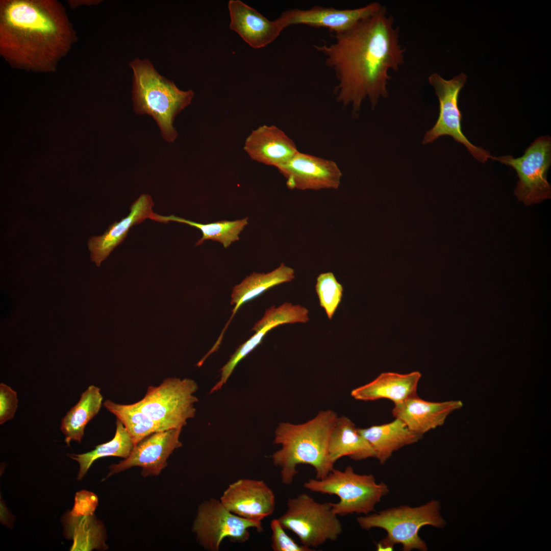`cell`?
<instances>
[{
	"instance_id": "obj_13",
	"label": "cell",
	"mask_w": 551,
	"mask_h": 551,
	"mask_svg": "<svg viewBox=\"0 0 551 551\" xmlns=\"http://www.w3.org/2000/svg\"><path fill=\"white\" fill-rule=\"evenodd\" d=\"M181 430L170 429L146 437L134 445L128 457L110 467L107 477L135 466L142 468L143 477L159 475L173 451L182 446L179 439Z\"/></svg>"
},
{
	"instance_id": "obj_7",
	"label": "cell",
	"mask_w": 551,
	"mask_h": 551,
	"mask_svg": "<svg viewBox=\"0 0 551 551\" xmlns=\"http://www.w3.org/2000/svg\"><path fill=\"white\" fill-rule=\"evenodd\" d=\"M287 507L279 520L284 529L295 534L306 547L311 549L327 541H336L342 532L331 502L318 503L308 494L302 493L288 498Z\"/></svg>"
},
{
	"instance_id": "obj_18",
	"label": "cell",
	"mask_w": 551,
	"mask_h": 551,
	"mask_svg": "<svg viewBox=\"0 0 551 551\" xmlns=\"http://www.w3.org/2000/svg\"><path fill=\"white\" fill-rule=\"evenodd\" d=\"M462 406L460 400L432 402L423 400L417 395L394 404L392 413L410 430L423 435L442 425L450 413Z\"/></svg>"
},
{
	"instance_id": "obj_5",
	"label": "cell",
	"mask_w": 551,
	"mask_h": 551,
	"mask_svg": "<svg viewBox=\"0 0 551 551\" xmlns=\"http://www.w3.org/2000/svg\"><path fill=\"white\" fill-rule=\"evenodd\" d=\"M304 487L312 492L337 495L339 501L332 503V506L337 516L367 515L389 491L384 483H377L373 475L358 474L351 466L343 471L333 468L323 479H309Z\"/></svg>"
},
{
	"instance_id": "obj_9",
	"label": "cell",
	"mask_w": 551,
	"mask_h": 551,
	"mask_svg": "<svg viewBox=\"0 0 551 551\" xmlns=\"http://www.w3.org/2000/svg\"><path fill=\"white\" fill-rule=\"evenodd\" d=\"M516 172L519 181L514 194L526 205L538 204L550 198L551 187L547 173L551 164V138L548 136L537 138L520 157L510 155L492 157Z\"/></svg>"
},
{
	"instance_id": "obj_3",
	"label": "cell",
	"mask_w": 551,
	"mask_h": 551,
	"mask_svg": "<svg viewBox=\"0 0 551 551\" xmlns=\"http://www.w3.org/2000/svg\"><path fill=\"white\" fill-rule=\"evenodd\" d=\"M337 418L334 411L327 410L320 411L303 423L279 424L274 443L281 445V448L271 457L273 464L280 468L283 484L292 483L299 464L312 466L317 479H323L334 468V463L329 455V445Z\"/></svg>"
},
{
	"instance_id": "obj_14",
	"label": "cell",
	"mask_w": 551,
	"mask_h": 551,
	"mask_svg": "<svg viewBox=\"0 0 551 551\" xmlns=\"http://www.w3.org/2000/svg\"><path fill=\"white\" fill-rule=\"evenodd\" d=\"M382 7L378 2L350 9L315 6L308 9L286 10L277 19L283 29L292 25L303 24L327 28L336 34L348 30L362 19L376 13Z\"/></svg>"
},
{
	"instance_id": "obj_23",
	"label": "cell",
	"mask_w": 551,
	"mask_h": 551,
	"mask_svg": "<svg viewBox=\"0 0 551 551\" xmlns=\"http://www.w3.org/2000/svg\"><path fill=\"white\" fill-rule=\"evenodd\" d=\"M294 278V269L282 263L278 268L267 273L253 272L240 284L235 285L231 295V305L235 307L230 319L218 338L220 340L222 339L223 334L231 320L243 304L272 287L291 282Z\"/></svg>"
},
{
	"instance_id": "obj_20",
	"label": "cell",
	"mask_w": 551,
	"mask_h": 551,
	"mask_svg": "<svg viewBox=\"0 0 551 551\" xmlns=\"http://www.w3.org/2000/svg\"><path fill=\"white\" fill-rule=\"evenodd\" d=\"M421 376L418 371L404 374L382 373L371 382L353 389L350 394L355 399L360 400L386 398L394 404L400 403L417 395V386Z\"/></svg>"
},
{
	"instance_id": "obj_25",
	"label": "cell",
	"mask_w": 551,
	"mask_h": 551,
	"mask_svg": "<svg viewBox=\"0 0 551 551\" xmlns=\"http://www.w3.org/2000/svg\"><path fill=\"white\" fill-rule=\"evenodd\" d=\"M248 217L234 221L221 220L203 224L177 217L173 215L162 216L155 213L153 220L166 223L176 221L187 224L199 229L202 233V238L195 245H201L205 240H211L221 243L223 247H229L233 242L239 240V235L244 227L248 224Z\"/></svg>"
},
{
	"instance_id": "obj_26",
	"label": "cell",
	"mask_w": 551,
	"mask_h": 551,
	"mask_svg": "<svg viewBox=\"0 0 551 551\" xmlns=\"http://www.w3.org/2000/svg\"><path fill=\"white\" fill-rule=\"evenodd\" d=\"M134 444L122 423L118 419L116 421V431L114 437L109 441L99 444L94 449L82 454H70L68 456L77 461L80 465L78 480H81L95 460L108 456H115L124 459L129 457Z\"/></svg>"
},
{
	"instance_id": "obj_33",
	"label": "cell",
	"mask_w": 551,
	"mask_h": 551,
	"mask_svg": "<svg viewBox=\"0 0 551 551\" xmlns=\"http://www.w3.org/2000/svg\"><path fill=\"white\" fill-rule=\"evenodd\" d=\"M101 1L97 0H70L68 1L71 8L74 9L82 5H96L101 3Z\"/></svg>"
},
{
	"instance_id": "obj_27",
	"label": "cell",
	"mask_w": 551,
	"mask_h": 551,
	"mask_svg": "<svg viewBox=\"0 0 551 551\" xmlns=\"http://www.w3.org/2000/svg\"><path fill=\"white\" fill-rule=\"evenodd\" d=\"M103 405L122 423L134 445L149 435L164 431L134 404L122 405L106 400Z\"/></svg>"
},
{
	"instance_id": "obj_16",
	"label": "cell",
	"mask_w": 551,
	"mask_h": 551,
	"mask_svg": "<svg viewBox=\"0 0 551 551\" xmlns=\"http://www.w3.org/2000/svg\"><path fill=\"white\" fill-rule=\"evenodd\" d=\"M228 9L230 28L254 48L269 44L284 30L277 18L270 20L240 0H230Z\"/></svg>"
},
{
	"instance_id": "obj_17",
	"label": "cell",
	"mask_w": 551,
	"mask_h": 551,
	"mask_svg": "<svg viewBox=\"0 0 551 551\" xmlns=\"http://www.w3.org/2000/svg\"><path fill=\"white\" fill-rule=\"evenodd\" d=\"M152 197L141 195L132 205L130 213L119 221L111 224L104 233L91 237L88 241L90 259L97 266L105 260L126 238L130 229L147 218L152 219L154 213Z\"/></svg>"
},
{
	"instance_id": "obj_29",
	"label": "cell",
	"mask_w": 551,
	"mask_h": 551,
	"mask_svg": "<svg viewBox=\"0 0 551 551\" xmlns=\"http://www.w3.org/2000/svg\"><path fill=\"white\" fill-rule=\"evenodd\" d=\"M320 305L331 319L339 305L343 293L342 285L331 272L322 273L317 278L315 286Z\"/></svg>"
},
{
	"instance_id": "obj_31",
	"label": "cell",
	"mask_w": 551,
	"mask_h": 551,
	"mask_svg": "<svg viewBox=\"0 0 551 551\" xmlns=\"http://www.w3.org/2000/svg\"><path fill=\"white\" fill-rule=\"evenodd\" d=\"M271 548L274 551H311L313 549L297 543L285 531L279 519L270 522Z\"/></svg>"
},
{
	"instance_id": "obj_12",
	"label": "cell",
	"mask_w": 551,
	"mask_h": 551,
	"mask_svg": "<svg viewBox=\"0 0 551 551\" xmlns=\"http://www.w3.org/2000/svg\"><path fill=\"white\" fill-rule=\"evenodd\" d=\"M277 168L290 189H336L340 186L342 177L334 161L299 151Z\"/></svg>"
},
{
	"instance_id": "obj_32",
	"label": "cell",
	"mask_w": 551,
	"mask_h": 551,
	"mask_svg": "<svg viewBox=\"0 0 551 551\" xmlns=\"http://www.w3.org/2000/svg\"><path fill=\"white\" fill-rule=\"evenodd\" d=\"M16 392L10 386L0 384V424L12 419L17 408Z\"/></svg>"
},
{
	"instance_id": "obj_10",
	"label": "cell",
	"mask_w": 551,
	"mask_h": 551,
	"mask_svg": "<svg viewBox=\"0 0 551 551\" xmlns=\"http://www.w3.org/2000/svg\"><path fill=\"white\" fill-rule=\"evenodd\" d=\"M466 78L463 73L448 80L436 73L429 76V84L438 98L439 114L433 127L426 132L422 143H431L442 136H449L455 141L463 144L478 161L484 163L492 156L488 151L472 144L462 131V115L458 106V99Z\"/></svg>"
},
{
	"instance_id": "obj_8",
	"label": "cell",
	"mask_w": 551,
	"mask_h": 551,
	"mask_svg": "<svg viewBox=\"0 0 551 551\" xmlns=\"http://www.w3.org/2000/svg\"><path fill=\"white\" fill-rule=\"evenodd\" d=\"M196 383L190 379L169 378L158 386H149L145 396L134 404L162 430L182 428L194 417Z\"/></svg>"
},
{
	"instance_id": "obj_19",
	"label": "cell",
	"mask_w": 551,
	"mask_h": 551,
	"mask_svg": "<svg viewBox=\"0 0 551 551\" xmlns=\"http://www.w3.org/2000/svg\"><path fill=\"white\" fill-rule=\"evenodd\" d=\"M244 151L254 160L278 168L297 152L293 141L274 126L263 125L245 140Z\"/></svg>"
},
{
	"instance_id": "obj_6",
	"label": "cell",
	"mask_w": 551,
	"mask_h": 551,
	"mask_svg": "<svg viewBox=\"0 0 551 551\" xmlns=\"http://www.w3.org/2000/svg\"><path fill=\"white\" fill-rule=\"evenodd\" d=\"M439 509V502L432 500L417 507L403 506L360 516L357 521L363 530L373 528L385 530L387 535L384 540L393 546L401 544L404 551H426L427 544L419 537V531L427 525L437 528L444 527L445 522Z\"/></svg>"
},
{
	"instance_id": "obj_4",
	"label": "cell",
	"mask_w": 551,
	"mask_h": 551,
	"mask_svg": "<svg viewBox=\"0 0 551 551\" xmlns=\"http://www.w3.org/2000/svg\"><path fill=\"white\" fill-rule=\"evenodd\" d=\"M129 65L133 72L134 111L137 114L151 116L163 138L168 142H173L178 135L173 127L175 117L190 104L193 91L180 90L174 82L161 76L147 59L136 58Z\"/></svg>"
},
{
	"instance_id": "obj_30",
	"label": "cell",
	"mask_w": 551,
	"mask_h": 551,
	"mask_svg": "<svg viewBox=\"0 0 551 551\" xmlns=\"http://www.w3.org/2000/svg\"><path fill=\"white\" fill-rule=\"evenodd\" d=\"M276 328L269 325L256 332V333L243 344L241 345L231 356L230 360L220 369V378L218 382L211 389L212 393L221 388L231 375L238 363L245 358L262 341L263 337L271 329Z\"/></svg>"
},
{
	"instance_id": "obj_21",
	"label": "cell",
	"mask_w": 551,
	"mask_h": 551,
	"mask_svg": "<svg viewBox=\"0 0 551 551\" xmlns=\"http://www.w3.org/2000/svg\"><path fill=\"white\" fill-rule=\"evenodd\" d=\"M358 431L370 444L380 464L384 463L394 451L418 442L422 436L410 430L398 418L386 424L358 428Z\"/></svg>"
},
{
	"instance_id": "obj_24",
	"label": "cell",
	"mask_w": 551,
	"mask_h": 551,
	"mask_svg": "<svg viewBox=\"0 0 551 551\" xmlns=\"http://www.w3.org/2000/svg\"><path fill=\"white\" fill-rule=\"evenodd\" d=\"M103 399L101 389L90 385L81 394L79 402L62 419L61 430L68 446L71 441L81 442L86 425L99 412Z\"/></svg>"
},
{
	"instance_id": "obj_11",
	"label": "cell",
	"mask_w": 551,
	"mask_h": 551,
	"mask_svg": "<svg viewBox=\"0 0 551 551\" xmlns=\"http://www.w3.org/2000/svg\"><path fill=\"white\" fill-rule=\"evenodd\" d=\"M251 528L261 532L262 522L238 516L230 512L220 500L212 498L199 506L192 530L205 549L218 551L226 538L239 543L248 540Z\"/></svg>"
},
{
	"instance_id": "obj_1",
	"label": "cell",
	"mask_w": 551,
	"mask_h": 551,
	"mask_svg": "<svg viewBox=\"0 0 551 551\" xmlns=\"http://www.w3.org/2000/svg\"><path fill=\"white\" fill-rule=\"evenodd\" d=\"M330 44L315 45L338 80L336 99L360 111L368 98L372 108L381 97L389 96V71H397L404 63L405 49L399 43V29L385 8L359 21L348 30L335 34Z\"/></svg>"
},
{
	"instance_id": "obj_22",
	"label": "cell",
	"mask_w": 551,
	"mask_h": 551,
	"mask_svg": "<svg viewBox=\"0 0 551 551\" xmlns=\"http://www.w3.org/2000/svg\"><path fill=\"white\" fill-rule=\"evenodd\" d=\"M329 455L334 463L344 456L355 461L375 458L370 444L359 433L354 422L344 416L338 417L336 420L330 438Z\"/></svg>"
},
{
	"instance_id": "obj_2",
	"label": "cell",
	"mask_w": 551,
	"mask_h": 551,
	"mask_svg": "<svg viewBox=\"0 0 551 551\" xmlns=\"http://www.w3.org/2000/svg\"><path fill=\"white\" fill-rule=\"evenodd\" d=\"M77 39L57 1H0V55L14 68L55 72Z\"/></svg>"
},
{
	"instance_id": "obj_15",
	"label": "cell",
	"mask_w": 551,
	"mask_h": 551,
	"mask_svg": "<svg viewBox=\"0 0 551 551\" xmlns=\"http://www.w3.org/2000/svg\"><path fill=\"white\" fill-rule=\"evenodd\" d=\"M220 500L237 516L260 522L273 513L276 505L274 494L264 481L248 479L229 485Z\"/></svg>"
},
{
	"instance_id": "obj_28",
	"label": "cell",
	"mask_w": 551,
	"mask_h": 551,
	"mask_svg": "<svg viewBox=\"0 0 551 551\" xmlns=\"http://www.w3.org/2000/svg\"><path fill=\"white\" fill-rule=\"evenodd\" d=\"M308 314L309 311L306 308L286 302L277 308L272 306L266 310L262 318L255 324L252 330L257 332L269 325L277 327L285 323H306L309 319Z\"/></svg>"
}]
</instances>
